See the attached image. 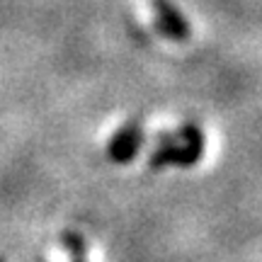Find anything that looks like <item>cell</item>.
I'll use <instances>...</instances> for the list:
<instances>
[{"mask_svg": "<svg viewBox=\"0 0 262 262\" xmlns=\"http://www.w3.org/2000/svg\"><path fill=\"white\" fill-rule=\"evenodd\" d=\"M204 156V134L196 124H185L178 131H163L158 146L150 153V170L163 168H192Z\"/></svg>", "mask_w": 262, "mask_h": 262, "instance_id": "cell-1", "label": "cell"}, {"mask_svg": "<svg viewBox=\"0 0 262 262\" xmlns=\"http://www.w3.org/2000/svg\"><path fill=\"white\" fill-rule=\"evenodd\" d=\"M153 5V22H156V29L170 41H187L192 37V27H189L187 17L180 12L170 0H150Z\"/></svg>", "mask_w": 262, "mask_h": 262, "instance_id": "cell-2", "label": "cell"}, {"mask_svg": "<svg viewBox=\"0 0 262 262\" xmlns=\"http://www.w3.org/2000/svg\"><path fill=\"white\" fill-rule=\"evenodd\" d=\"M143 146V129L139 122H129L114 131V136L107 143V156L117 165H126L139 156Z\"/></svg>", "mask_w": 262, "mask_h": 262, "instance_id": "cell-3", "label": "cell"}, {"mask_svg": "<svg viewBox=\"0 0 262 262\" xmlns=\"http://www.w3.org/2000/svg\"><path fill=\"white\" fill-rule=\"evenodd\" d=\"M61 243L66 245L68 253L73 255V260L71 262H88L85 260V241L75 233V231H66V233L61 235Z\"/></svg>", "mask_w": 262, "mask_h": 262, "instance_id": "cell-4", "label": "cell"}, {"mask_svg": "<svg viewBox=\"0 0 262 262\" xmlns=\"http://www.w3.org/2000/svg\"><path fill=\"white\" fill-rule=\"evenodd\" d=\"M0 262H3V260H0Z\"/></svg>", "mask_w": 262, "mask_h": 262, "instance_id": "cell-5", "label": "cell"}]
</instances>
